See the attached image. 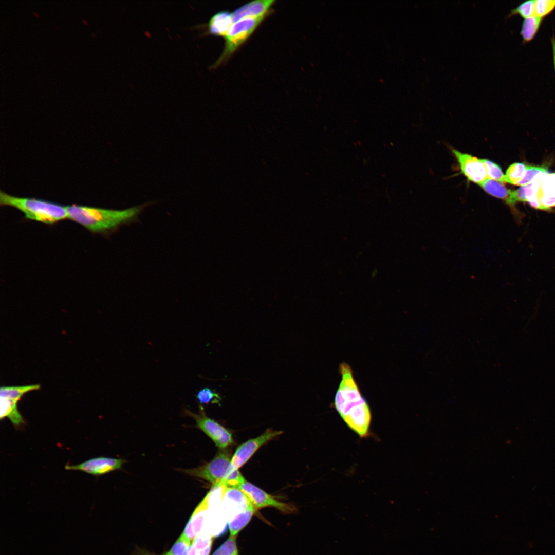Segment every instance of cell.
<instances>
[{
	"instance_id": "obj_1",
	"label": "cell",
	"mask_w": 555,
	"mask_h": 555,
	"mask_svg": "<svg viewBox=\"0 0 555 555\" xmlns=\"http://www.w3.org/2000/svg\"><path fill=\"white\" fill-rule=\"evenodd\" d=\"M341 380L335 396L334 406L342 419L361 438L370 435L372 415L369 406L361 395L350 366L342 363Z\"/></svg>"
},
{
	"instance_id": "obj_2",
	"label": "cell",
	"mask_w": 555,
	"mask_h": 555,
	"mask_svg": "<svg viewBox=\"0 0 555 555\" xmlns=\"http://www.w3.org/2000/svg\"><path fill=\"white\" fill-rule=\"evenodd\" d=\"M68 218L94 233L113 230L132 220L139 213L140 207L122 210L105 209L80 205L66 206Z\"/></svg>"
},
{
	"instance_id": "obj_3",
	"label": "cell",
	"mask_w": 555,
	"mask_h": 555,
	"mask_svg": "<svg viewBox=\"0 0 555 555\" xmlns=\"http://www.w3.org/2000/svg\"><path fill=\"white\" fill-rule=\"evenodd\" d=\"M181 471L188 475L211 483L214 488L238 489L246 480L239 470L232 466L229 454L224 452L203 465Z\"/></svg>"
},
{
	"instance_id": "obj_4",
	"label": "cell",
	"mask_w": 555,
	"mask_h": 555,
	"mask_svg": "<svg viewBox=\"0 0 555 555\" xmlns=\"http://www.w3.org/2000/svg\"><path fill=\"white\" fill-rule=\"evenodd\" d=\"M0 204L17 209L27 219L45 224L68 218L66 206L42 199L16 197L1 191Z\"/></svg>"
},
{
	"instance_id": "obj_5",
	"label": "cell",
	"mask_w": 555,
	"mask_h": 555,
	"mask_svg": "<svg viewBox=\"0 0 555 555\" xmlns=\"http://www.w3.org/2000/svg\"><path fill=\"white\" fill-rule=\"evenodd\" d=\"M265 16L246 18L233 23L225 37L223 52L211 68L217 67L230 57L251 35Z\"/></svg>"
},
{
	"instance_id": "obj_6",
	"label": "cell",
	"mask_w": 555,
	"mask_h": 555,
	"mask_svg": "<svg viewBox=\"0 0 555 555\" xmlns=\"http://www.w3.org/2000/svg\"><path fill=\"white\" fill-rule=\"evenodd\" d=\"M199 414H195L184 409V413L192 417L195 420L197 427L202 430L215 445L224 449L233 443L231 433L215 420L207 417L202 405L199 404Z\"/></svg>"
},
{
	"instance_id": "obj_7",
	"label": "cell",
	"mask_w": 555,
	"mask_h": 555,
	"mask_svg": "<svg viewBox=\"0 0 555 555\" xmlns=\"http://www.w3.org/2000/svg\"><path fill=\"white\" fill-rule=\"evenodd\" d=\"M238 489L249 498L257 509L268 507H273L286 514H291L297 511L296 507L292 504L276 499L274 497L246 480Z\"/></svg>"
},
{
	"instance_id": "obj_8",
	"label": "cell",
	"mask_w": 555,
	"mask_h": 555,
	"mask_svg": "<svg viewBox=\"0 0 555 555\" xmlns=\"http://www.w3.org/2000/svg\"><path fill=\"white\" fill-rule=\"evenodd\" d=\"M282 433L281 431L268 429L259 436L240 445L231 458V464L233 468L238 470L262 446Z\"/></svg>"
},
{
	"instance_id": "obj_9",
	"label": "cell",
	"mask_w": 555,
	"mask_h": 555,
	"mask_svg": "<svg viewBox=\"0 0 555 555\" xmlns=\"http://www.w3.org/2000/svg\"><path fill=\"white\" fill-rule=\"evenodd\" d=\"M124 462V460L122 459L100 456L77 465H67L65 468L67 470L80 471L92 475L99 476L120 469Z\"/></svg>"
},
{
	"instance_id": "obj_10",
	"label": "cell",
	"mask_w": 555,
	"mask_h": 555,
	"mask_svg": "<svg viewBox=\"0 0 555 555\" xmlns=\"http://www.w3.org/2000/svg\"><path fill=\"white\" fill-rule=\"evenodd\" d=\"M461 173L470 181L480 184L487 179L485 166L482 159L452 149Z\"/></svg>"
},
{
	"instance_id": "obj_11",
	"label": "cell",
	"mask_w": 555,
	"mask_h": 555,
	"mask_svg": "<svg viewBox=\"0 0 555 555\" xmlns=\"http://www.w3.org/2000/svg\"><path fill=\"white\" fill-rule=\"evenodd\" d=\"M210 493L195 509L182 534L192 543L199 534L205 530L206 512L209 507Z\"/></svg>"
},
{
	"instance_id": "obj_12",
	"label": "cell",
	"mask_w": 555,
	"mask_h": 555,
	"mask_svg": "<svg viewBox=\"0 0 555 555\" xmlns=\"http://www.w3.org/2000/svg\"><path fill=\"white\" fill-rule=\"evenodd\" d=\"M274 3L273 0H257L246 4L231 13L233 22L246 18L266 16Z\"/></svg>"
},
{
	"instance_id": "obj_13",
	"label": "cell",
	"mask_w": 555,
	"mask_h": 555,
	"mask_svg": "<svg viewBox=\"0 0 555 555\" xmlns=\"http://www.w3.org/2000/svg\"><path fill=\"white\" fill-rule=\"evenodd\" d=\"M538 199L542 210H549L555 207V173L542 174Z\"/></svg>"
},
{
	"instance_id": "obj_14",
	"label": "cell",
	"mask_w": 555,
	"mask_h": 555,
	"mask_svg": "<svg viewBox=\"0 0 555 555\" xmlns=\"http://www.w3.org/2000/svg\"><path fill=\"white\" fill-rule=\"evenodd\" d=\"M233 24L231 13L227 11L218 12L209 20L206 33L225 38Z\"/></svg>"
},
{
	"instance_id": "obj_15",
	"label": "cell",
	"mask_w": 555,
	"mask_h": 555,
	"mask_svg": "<svg viewBox=\"0 0 555 555\" xmlns=\"http://www.w3.org/2000/svg\"><path fill=\"white\" fill-rule=\"evenodd\" d=\"M257 510L250 500L244 510L228 521L230 536L236 537L238 533L248 524Z\"/></svg>"
},
{
	"instance_id": "obj_16",
	"label": "cell",
	"mask_w": 555,
	"mask_h": 555,
	"mask_svg": "<svg viewBox=\"0 0 555 555\" xmlns=\"http://www.w3.org/2000/svg\"><path fill=\"white\" fill-rule=\"evenodd\" d=\"M18 400L1 396V419L7 417L12 423L17 427L25 423L24 419L19 413L17 404Z\"/></svg>"
},
{
	"instance_id": "obj_17",
	"label": "cell",
	"mask_w": 555,
	"mask_h": 555,
	"mask_svg": "<svg viewBox=\"0 0 555 555\" xmlns=\"http://www.w3.org/2000/svg\"><path fill=\"white\" fill-rule=\"evenodd\" d=\"M212 542L210 530H204L194 539L187 555H209Z\"/></svg>"
},
{
	"instance_id": "obj_18",
	"label": "cell",
	"mask_w": 555,
	"mask_h": 555,
	"mask_svg": "<svg viewBox=\"0 0 555 555\" xmlns=\"http://www.w3.org/2000/svg\"><path fill=\"white\" fill-rule=\"evenodd\" d=\"M479 186L489 195L508 203L512 190L508 189L503 183L487 178Z\"/></svg>"
},
{
	"instance_id": "obj_19",
	"label": "cell",
	"mask_w": 555,
	"mask_h": 555,
	"mask_svg": "<svg viewBox=\"0 0 555 555\" xmlns=\"http://www.w3.org/2000/svg\"><path fill=\"white\" fill-rule=\"evenodd\" d=\"M543 19L535 15L524 19L520 32L523 44L531 42L535 38Z\"/></svg>"
},
{
	"instance_id": "obj_20",
	"label": "cell",
	"mask_w": 555,
	"mask_h": 555,
	"mask_svg": "<svg viewBox=\"0 0 555 555\" xmlns=\"http://www.w3.org/2000/svg\"><path fill=\"white\" fill-rule=\"evenodd\" d=\"M40 388V385L39 384L16 386H2L0 388V395L19 400L25 393L38 390Z\"/></svg>"
},
{
	"instance_id": "obj_21",
	"label": "cell",
	"mask_w": 555,
	"mask_h": 555,
	"mask_svg": "<svg viewBox=\"0 0 555 555\" xmlns=\"http://www.w3.org/2000/svg\"><path fill=\"white\" fill-rule=\"evenodd\" d=\"M526 168V165L521 162H516L511 164L507 169L505 175V182L516 185L523 178Z\"/></svg>"
},
{
	"instance_id": "obj_22",
	"label": "cell",
	"mask_w": 555,
	"mask_h": 555,
	"mask_svg": "<svg viewBox=\"0 0 555 555\" xmlns=\"http://www.w3.org/2000/svg\"><path fill=\"white\" fill-rule=\"evenodd\" d=\"M548 172L547 168L544 166L526 165L524 175L516 186L521 187L527 186L535 180L540 175Z\"/></svg>"
},
{
	"instance_id": "obj_23",
	"label": "cell",
	"mask_w": 555,
	"mask_h": 555,
	"mask_svg": "<svg viewBox=\"0 0 555 555\" xmlns=\"http://www.w3.org/2000/svg\"><path fill=\"white\" fill-rule=\"evenodd\" d=\"M535 1H527L520 4L516 8L511 10L507 15V18L514 15H519L525 19L534 15Z\"/></svg>"
},
{
	"instance_id": "obj_24",
	"label": "cell",
	"mask_w": 555,
	"mask_h": 555,
	"mask_svg": "<svg viewBox=\"0 0 555 555\" xmlns=\"http://www.w3.org/2000/svg\"><path fill=\"white\" fill-rule=\"evenodd\" d=\"M482 160L485 166L487 178L505 183V175L498 164L489 160L482 159Z\"/></svg>"
},
{
	"instance_id": "obj_25",
	"label": "cell",
	"mask_w": 555,
	"mask_h": 555,
	"mask_svg": "<svg viewBox=\"0 0 555 555\" xmlns=\"http://www.w3.org/2000/svg\"><path fill=\"white\" fill-rule=\"evenodd\" d=\"M555 9V0H536L534 3V15L544 18Z\"/></svg>"
},
{
	"instance_id": "obj_26",
	"label": "cell",
	"mask_w": 555,
	"mask_h": 555,
	"mask_svg": "<svg viewBox=\"0 0 555 555\" xmlns=\"http://www.w3.org/2000/svg\"><path fill=\"white\" fill-rule=\"evenodd\" d=\"M196 398L199 403L206 404H218L221 400L218 393L208 387L200 390L196 395Z\"/></svg>"
},
{
	"instance_id": "obj_27",
	"label": "cell",
	"mask_w": 555,
	"mask_h": 555,
	"mask_svg": "<svg viewBox=\"0 0 555 555\" xmlns=\"http://www.w3.org/2000/svg\"><path fill=\"white\" fill-rule=\"evenodd\" d=\"M236 538L230 536L212 555H239Z\"/></svg>"
},
{
	"instance_id": "obj_28",
	"label": "cell",
	"mask_w": 555,
	"mask_h": 555,
	"mask_svg": "<svg viewBox=\"0 0 555 555\" xmlns=\"http://www.w3.org/2000/svg\"><path fill=\"white\" fill-rule=\"evenodd\" d=\"M192 543L181 534L170 550L165 552V554L166 555H187Z\"/></svg>"
},
{
	"instance_id": "obj_29",
	"label": "cell",
	"mask_w": 555,
	"mask_h": 555,
	"mask_svg": "<svg viewBox=\"0 0 555 555\" xmlns=\"http://www.w3.org/2000/svg\"><path fill=\"white\" fill-rule=\"evenodd\" d=\"M135 555H157L154 553L150 552L143 549H138L135 551ZM162 555H166L165 553Z\"/></svg>"
},
{
	"instance_id": "obj_30",
	"label": "cell",
	"mask_w": 555,
	"mask_h": 555,
	"mask_svg": "<svg viewBox=\"0 0 555 555\" xmlns=\"http://www.w3.org/2000/svg\"><path fill=\"white\" fill-rule=\"evenodd\" d=\"M551 43L552 45L553 61L555 71V37L554 35H553L551 39Z\"/></svg>"
}]
</instances>
